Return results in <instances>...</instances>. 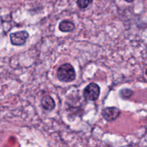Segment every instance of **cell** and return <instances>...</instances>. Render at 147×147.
<instances>
[{
	"label": "cell",
	"instance_id": "obj_1",
	"mask_svg": "<svg viewBox=\"0 0 147 147\" xmlns=\"http://www.w3.org/2000/svg\"><path fill=\"white\" fill-rule=\"evenodd\" d=\"M57 77L63 82H72L76 79V70L70 63H64L57 70Z\"/></svg>",
	"mask_w": 147,
	"mask_h": 147
},
{
	"label": "cell",
	"instance_id": "obj_2",
	"mask_svg": "<svg viewBox=\"0 0 147 147\" xmlns=\"http://www.w3.org/2000/svg\"><path fill=\"white\" fill-rule=\"evenodd\" d=\"M100 93V88L98 84L92 82L88 84L83 90V97L87 101H96Z\"/></svg>",
	"mask_w": 147,
	"mask_h": 147
},
{
	"label": "cell",
	"instance_id": "obj_3",
	"mask_svg": "<svg viewBox=\"0 0 147 147\" xmlns=\"http://www.w3.org/2000/svg\"><path fill=\"white\" fill-rule=\"evenodd\" d=\"M29 37V33L26 30L14 32L9 35L10 42L14 46H24Z\"/></svg>",
	"mask_w": 147,
	"mask_h": 147
},
{
	"label": "cell",
	"instance_id": "obj_4",
	"mask_svg": "<svg viewBox=\"0 0 147 147\" xmlns=\"http://www.w3.org/2000/svg\"><path fill=\"white\" fill-rule=\"evenodd\" d=\"M101 115L106 120L111 122L120 116L121 110L116 107H106L102 110Z\"/></svg>",
	"mask_w": 147,
	"mask_h": 147
},
{
	"label": "cell",
	"instance_id": "obj_5",
	"mask_svg": "<svg viewBox=\"0 0 147 147\" xmlns=\"http://www.w3.org/2000/svg\"><path fill=\"white\" fill-rule=\"evenodd\" d=\"M41 105L45 110L52 111L55 108V102L50 95H45L41 100Z\"/></svg>",
	"mask_w": 147,
	"mask_h": 147
},
{
	"label": "cell",
	"instance_id": "obj_6",
	"mask_svg": "<svg viewBox=\"0 0 147 147\" xmlns=\"http://www.w3.org/2000/svg\"><path fill=\"white\" fill-rule=\"evenodd\" d=\"M75 24L70 20H63L59 24V29L63 33H70L75 30Z\"/></svg>",
	"mask_w": 147,
	"mask_h": 147
},
{
	"label": "cell",
	"instance_id": "obj_7",
	"mask_svg": "<svg viewBox=\"0 0 147 147\" xmlns=\"http://www.w3.org/2000/svg\"><path fill=\"white\" fill-rule=\"evenodd\" d=\"M134 92L132 89H129V88H124V89H122L119 92V95H120L121 97L123 98V99H127L131 97L134 95Z\"/></svg>",
	"mask_w": 147,
	"mask_h": 147
},
{
	"label": "cell",
	"instance_id": "obj_8",
	"mask_svg": "<svg viewBox=\"0 0 147 147\" xmlns=\"http://www.w3.org/2000/svg\"><path fill=\"white\" fill-rule=\"evenodd\" d=\"M93 0H77V5L80 10H84L92 4Z\"/></svg>",
	"mask_w": 147,
	"mask_h": 147
},
{
	"label": "cell",
	"instance_id": "obj_9",
	"mask_svg": "<svg viewBox=\"0 0 147 147\" xmlns=\"http://www.w3.org/2000/svg\"><path fill=\"white\" fill-rule=\"evenodd\" d=\"M125 1H126V2H128V3H131V2H133L134 0H125Z\"/></svg>",
	"mask_w": 147,
	"mask_h": 147
},
{
	"label": "cell",
	"instance_id": "obj_10",
	"mask_svg": "<svg viewBox=\"0 0 147 147\" xmlns=\"http://www.w3.org/2000/svg\"><path fill=\"white\" fill-rule=\"evenodd\" d=\"M145 74H146L147 76V69H146V71H145Z\"/></svg>",
	"mask_w": 147,
	"mask_h": 147
}]
</instances>
